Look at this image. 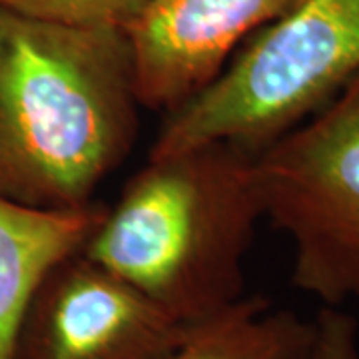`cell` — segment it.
<instances>
[{
    "label": "cell",
    "instance_id": "1",
    "mask_svg": "<svg viewBox=\"0 0 359 359\" xmlns=\"http://www.w3.org/2000/svg\"><path fill=\"white\" fill-rule=\"evenodd\" d=\"M142 108L126 30L52 25L0 8V194L82 210L120 166Z\"/></svg>",
    "mask_w": 359,
    "mask_h": 359
},
{
    "label": "cell",
    "instance_id": "2",
    "mask_svg": "<svg viewBox=\"0 0 359 359\" xmlns=\"http://www.w3.org/2000/svg\"><path fill=\"white\" fill-rule=\"evenodd\" d=\"M256 156L231 142L148 156L82 252L188 327L218 320L245 297L264 219Z\"/></svg>",
    "mask_w": 359,
    "mask_h": 359
},
{
    "label": "cell",
    "instance_id": "3",
    "mask_svg": "<svg viewBox=\"0 0 359 359\" xmlns=\"http://www.w3.org/2000/svg\"><path fill=\"white\" fill-rule=\"evenodd\" d=\"M359 74V0H295L204 90L166 112L148 156L208 142L259 154Z\"/></svg>",
    "mask_w": 359,
    "mask_h": 359
},
{
    "label": "cell",
    "instance_id": "4",
    "mask_svg": "<svg viewBox=\"0 0 359 359\" xmlns=\"http://www.w3.org/2000/svg\"><path fill=\"white\" fill-rule=\"evenodd\" d=\"M264 218L294 245V287L359 299V74L256 156Z\"/></svg>",
    "mask_w": 359,
    "mask_h": 359
},
{
    "label": "cell",
    "instance_id": "5",
    "mask_svg": "<svg viewBox=\"0 0 359 359\" xmlns=\"http://www.w3.org/2000/svg\"><path fill=\"white\" fill-rule=\"evenodd\" d=\"M194 330L78 252L58 262L34 290L13 359H168Z\"/></svg>",
    "mask_w": 359,
    "mask_h": 359
},
{
    "label": "cell",
    "instance_id": "6",
    "mask_svg": "<svg viewBox=\"0 0 359 359\" xmlns=\"http://www.w3.org/2000/svg\"><path fill=\"white\" fill-rule=\"evenodd\" d=\"M295 0H148L128 39L142 106L172 112Z\"/></svg>",
    "mask_w": 359,
    "mask_h": 359
},
{
    "label": "cell",
    "instance_id": "7",
    "mask_svg": "<svg viewBox=\"0 0 359 359\" xmlns=\"http://www.w3.org/2000/svg\"><path fill=\"white\" fill-rule=\"evenodd\" d=\"M104 208L40 210L0 194V359H13L18 325L42 278L82 252Z\"/></svg>",
    "mask_w": 359,
    "mask_h": 359
},
{
    "label": "cell",
    "instance_id": "8",
    "mask_svg": "<svg viewBox=\"0 0 359 359\" xmlns=\"http://www.w3.org/2000/svg\"><path fill=\"white\" fill-rule=\"evenodd\" d=\"M313 320L245 295L218 320L196 327L168 359H308Z\"/></svg>",
    "mask_w": 359,
    "mask_h": 359
},
{
    "label": "cell",
    "instance_id": "9",
    "mask_svg": "<svg viewBox=\"0 0 359 359\" xmlns=\"http://www.w3.org/2000/svg\"><path fill=\"white\" fill-rule=\"evenodd\" d=\"M148 0H0V8L52 25L128 30Z\"/></svg>",
    "mask_w": 359,
    "mask_h": 359
},
{
    "label": "cell",
    "instance_id": "10",
    "mask_svg": "<svg viewBox=\"0 0 359 359\" xmlns=\"http://www.w3.org/2000/svg\"><path fill=\"white\" fill-rule=\"evenodd\" d=\"M308 359H359V323L339 308H323L313 318Z\"/></svg>",
    "mask_w": 359,
    "mask_h": 359
}]
</instances>
